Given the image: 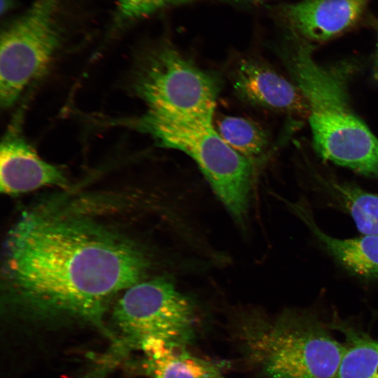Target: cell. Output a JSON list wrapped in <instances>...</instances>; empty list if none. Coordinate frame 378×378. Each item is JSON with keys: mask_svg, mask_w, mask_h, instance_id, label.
<instances>
[{"mask_svg": "<svg viewBox=\"0 0 378 378\" xmlns=\"http://www.w3.org/2000/svg\"><path fill=\"white\" fill-rule=\"evenodd\" d=\"M232 2L244 6H255L265 3L268 0H230Z\"/></svg>", "mask_w": 378, "mask_h": 378, "instance_id": "e0dca14e", "label": "cell"}, {"mask_svg": "<svg viewBox=\"0 0 378 378\" xmlns=\"http://www.w3.org/2000/svg\"><path fill=\"white\" fill-rule=\"evenodd\" d=\"M147 260L129 239L89 217L49 205L22 214L8 233L6 307L43 324L84 323L109 337L113 298L140 281Z\"/></svg>", "mask_w": 378, "mask_h": 378, "instance_id": "6da1fadb", "label": "cell"}, {"mask_svg": "<svg viewBox=\"0 0 378 378\" xmlns=\"http://www.w3.org/2000/svg\"><path fill=\"white\" fill-rule=\"evenodd\" d=\"M216 378H225V377H223L222 375H220V376H219V377H216Z\"/></svg>", "mask_w": 378, "mask_h": 378, "instance_id": "ffe728a7", "label": "cell"}, {"mask_svg": "<svg viewBox=\"0 0 378 378\" xmlns=\"http://www.w3.org/2000/svg\"><path fill=\"white\" fill-rule=\"evenodd\" d=\"M11 6V0H1V13L6 12Z\"/></svg>", "mask_w": 378, "mask_h": 378, "instance_id": "ac0fdd59", "label": "cell"}, {"mask_svg": "<svg viewBox=\"0 0 378 378\" xmlns=\"http://www.w3.org/2000/svg\"><path fill=\"white\" fill-rule=\"evenodd\" d=\"M186 347L153 340L141 349V368L152 378H216L222 375L225 362L204 359L189 353Z\"/></svg>", "mask_w": 378, "mask_h": 378, "instance_id": "7c38bea8", "label": "cell"}, {"mask_svg": "<svg viewBox=\"0 0 378 378\" xmlns=\"http://www.w3.org/2000/svg\"><path fill=\"white\" fill-rule=\"evenodd\" d=\"M314 176L322 190L351 216L360 232L378 236V193L330 176L317 174Z\"/></svg>", "mask_w": 378, "mask_h": 378, "instance_id": "4fadbf2b", "label": "cell"}, {"mask_svg": "<svg viewBox=\"0 0 378 378\" xmlns=\"http://www.w3.org/2000/svg\"><path fill=\"white\" fill-rule=\"evenodd\" d=\"M375 69L377 74L378 75V34H377V48L375 54Z\"/></svg>", "mask_w": 378, "mask_h": 378, "instance_id": "d6986e66", "label": "cell"}, {"mask_svg": "<svg viewBox=\"0 0 378 378\" xmlns=\"http://www.w3.org/2000/svg\"><path fill=\"white\" fill-rule=\"evenodd\" d=\"M289 36L282 58L307 102L315 150L324 160L378 178V139L350 107L348 69L317 64L312 43Z\"/></svg>", "mask_w": 378, "mask_h": 378, "instance_id": "7a4b0ae2", "label": "cell"}, {"mask_svg": "<svg viewBox=\"0 0 378 378\" xmlns=\"http://www.w3.org/2000/svg\"><path fill=\"white\" fill-rule=\"evenodd\" d=\"M337 378H378V341L360 339L346 347Z\"/></svg>", "mask_w": 378, "mask_h": 378, "instance_id": "9a60e30c", "label": "cell"}, {"mask_svg": "<svg viewBox=\"0 0 378 378\" xmlns=\"http://www.w3.org/2000/svg\"><path fill=\"white\" fill-rule=\"evenodd\" d=\"M66 183L63 171L40 158L23 136L18 118L14 120L1 142V192L14 195Z\"/></svg>", "mask_w": 378, "mask_h": 378, "instance_id": "30bf717a", "label": "cell"}, {"mask_svg": "<svg viewBox=\"0 0 378 378\" xmlns=\"http://www.w3.org/2000/svg\"><path fill=\"white\" fill-rule=\"evenodd\" d=\"M194 0H118L120 15L125 19H135L153 13L160 9L190 3Z\"/></svg>", "mask_w": 378, "mask_h": 378, "instance_id": "2e32d148", "label": "cell"}, {"mask_svg": "<svg viewBox=\"0 0 378 378\" xmlns=\"http://www.w3.org/2000/svg\"><path fill=\"white\" fill-rule=\"evenodd\" d=\"M372 0H298L279 8L290 32L310 43L333 39L356 26Z\"/></svg>", "mask_w": 378, "mask_h": 378, "instance_id": "9c48e42d", "label": "cell"}, {"mask_svg": "<svg viewBox=\"0 0 378 378\" xmlns=\"http://www.w3.org/2000/svg\"><path fill=\"white\" fill-rule=\"evenodd\" d=\"M108 327L111 346L98 360L97 378L149 341L186 347L197 324L194 304L164 278L138 282L127 288L113 309Z\"/></svg>", "mask_w": 378, "mask_h": 378, "instance_id": "3957f363", "label": "cell"}, {"mask_svg": "<svg viewBox=\"0 0 378 378\" xmlns=\"http://www.w3.org/2000/svg\"><path fill=\"white\" fill-rule=\"evenodd\" d=\"M288 205L342 267L360 279L378 280V236L363 234L344 239L332 237L316 225L304 200L288 202Z\"/></svg>", "mask_w": 378, "mask_h": 378, "instance_id": "8fae6325", "label": "cell"}, {"mask_svg": "<svg viewBox=\"0 0 378 378\" xmlns=\"http://www.w3.org/2000/svg\"><path fill=\"white\" fill-rule=\"evenodd\" d=\"M239 333L265 378H337L346 350L305 315L285 314L274 322L252 316Z\"/></svg>", "mask_w": 378, "mask_h": 378, "instance_id": "277c9868", "label": "cell"}, {"mask_svg": "<svg viewBox=\"0 0 378 378\" xmlns=\"http://www.w3.org/2000/svg\"><path fill=\"white\" fill-rule=\"evenodd\" d=\"M214 125L232 149L252 162L260 157L268 147L267 132L251 119L238 115H221L214 120Z\"/></svg>", "mask_w": 378, "mask_h": 378, "instance_id": "5bb4252c", "label": "cell"}, {"mask_svg": "<svg viewBox=\"0 0 378 378\" xmlns=\"http://www.w3.org/2000/svg\"><path fill=\"white\" fill-rule=\"evenodd\" d=\"M127 125L151 136L160 147L178 150L197 164L234 218L244 220L253 174V162L232 149L212 122L184 120L148 111Z\"/></svg>", "mask_w": 378, "mask_h": 378, "instance_id": "5b68a950", "label": "cell"}, {"mask_svg": "<svg viewBox=\"0 0 378 378\" xmlns=\"http://www.w3.org/2000/svg\"><path fill=\"white\" fill-rule=\"evenodd\" d=\"M57 0H34L1 34L0 104L13 106L43 75L61 43Z\"/></svg>", "mask_w": 378, "mask_h": 378, "instance_id": "52a82bcc", "label": "cell"}, {"mask_svg": "<svg viewBox=\"0 0 378 378\" xmlns=\"http://www.w3.org/2000/svg\"><path fill=\"white\" fill-rule=\"evenodd\" d=\"M227 74L234 93L246 103L308 118V104L302 91L262 59L241 56L230 64Z\"/></svg>", "mask_w": 378, "mask_h": 378, "instance_id": "ba28073f", "label": "cell"}, {"mask_svg": "<svg viewBox=\"0 0 378 378\" xmlns=\"http://www.w3.org/2000/svg\"><path fill=\"white\" fill-rule=\"evenodd\" d=\"M130 88L148 111L180 120L212 122L220 84L217 76L202 69L172 43L162 41L139 55Z\"/></svg>", "mask_w": 378, "mask_h": 378, "instance_id": "8992f818", "label": "cell"}]
</instances>
